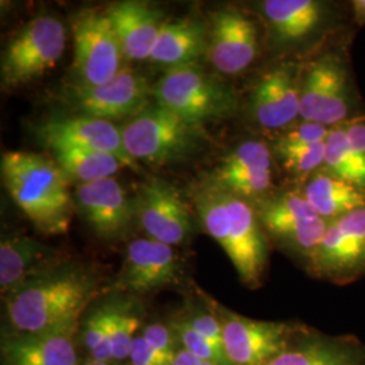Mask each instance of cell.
<instances>
[{
  "label": "cell",
  "mask_w": 365,
  "mask_h": 365,
  "mask_svg": "<svg viewBox=\"0 0 365 365\" xmlns=\"http://www.w3.org/2000/svg\"><path fill=\"white\" fill-rule=\"evenodd\" d=\"M103 280L92 264L64 261L3 299L1 331L41 333L76 327L92 302L105 294Z\"/></svg>",
  "instance_id": "obj_1"
},
{
  "label": "cell",
  "mask_w": 365,
  "mask_h": 365,
  "mask_svg": "<svg viewBox=\"0 0 365 365\" xmlns=\"http://www.w3.org/2000/svg\"><path fill=\"white\" fill-rule=\"evenodd\" d=\"M351 9L353 22L357 26H365V0H353Z\"/></svg>",
  "instance_id": "obj_35"
},
{
  "label": "cell",
  "mask_w": 365,
  "mask_h": 365,
  "mask_svg": "<svg viewBox=\"0 0 365 365\" xmlns=\"http://www.w3.org/2000/svg\"><path fill=\"white\" fill-rule=\"evenodd\" d=\"M205 230L221 247L241 283L250 289L262 286L269 264L271 241L253 205L206 182L192 196Z\"/></svg>",
  "instance_id": "obj_2"
},
{
  "label": "cell",
  "mask_w": 365,
  "mask_h": 365,
  "mask_svg": "<svg viewBox=\"0 0 365 365\" xmlns=\"http://www.w3.org/2000/svg\"><path fill=\"white\" fill-rule=\"evenodd\" d=\"M78 327L41 333L1 331V365H80L83 354L76 339Z\"/></svg>",
  "instance_id": "obj_19"
},
{
  "label": "cell",
  "mask_w": 365,
  "mask_h": 365,
  "mask_svg": "<svg viewBox=\"0 0 365 365\" xmlns=\"http://www.w3.org/2000/svg\"><path fill=\"white\" fill-rule=\"evenodd\" d=\"M253 207L269 241L309 274L329 222L315 211L302 190L269 195L253 203Z\"/></svg>",
  "instance_id": "obj_5"
},
{
  "label": "cell",
  "mask_w": 365,
  "mask_h": 365,
  "mask_svg": "<svg viewBox=\"0 0 365 365\" xmlns=\"http://www.w3.org/2000/svg\"><path fill=\"white\" fill-rule=\"evenodd\" d=\"M120 131L129 156L150 165H164L190 156L203 135L200 128L160 105L146 107Z\"/></svg>",
  "instance_id": "obj_7"
},
{
  "label": "cell",
  "mask_w": 365,
  "mask_h": 365,
  "mask_svg": "<svg viewBox=\"0 0 365 365\" xmlns=\"http://www.w3.org/2000/svg\"><path fill=\"white\" fill-rule=\"evenodd\" d=\"M184 282V262L176 249L153 238H137L128 245L117 279L106 292H120L137 298Z\"/></svg>",
  "instance_id": "obj_11"
},
{
  "label": "cell",
  "mask_w": 365,
  "mask_h": 365,
  "mask_svg": "<svg viewBox=\"0 0 365 365\" xmlns=\"http://www.w3.org/2000/svg\"><path fill=\"white\" fill-rule=\"evenodd\" d=\"M354 88L346 57L324 53L302 72L300 120L337 128L356 117Z\"/></svg>",
  "instance_id": "obj_6"
},
{
  "label": "cell",
  "mask_w": 365,
  "mask_h": 365,
  "mask_svg": "<svg viewBox=\"0 0 365 365\" xmlns=\"http://www.w3.org/2000/svg\"><path fill=\"white\" fill-rule=\"evenodd\" d=\"M261 11L280 43L312 38L334 16L331 4L318 0H265Z\"/></svg>",
  "instance_id": "obj_24"
},
{
  "label": "cell",
  "mask_w": 365,
  "mask_h": 365,
  "mask_svg": "<svg viewBox=\"0 0 365 365\" xmlns=\"http://www.w3.org/2000/svg\"><path fill=\"white\" fill-rule=\"evenodd\" d=\"M0 170L15 205L38 232L66 235L75 205L68 179L56 161L33 152H7L1 156Z\"/></svg>",
  "instance_id": "obj_3"
},
{
  "label": "cell",
  "mask_w": 365,
  "mask_h": 365,
  "mask_svg": "<svg viewBox=\"0 0 365 365\" xmlns=\"http://www.w3.org/2000/svg\"><path fill=\"white\" fill-rule=\"evenodd\" d=\"M80 365H129L128 363H117V361H93V360H83Z\"/></svg>",
  "instance_id": "obj_36"
},
{
  "label": "cell",
  "mask_w": 365,
  "mask_h": 365,
  "mask_svg": "<svg viewBox=\"0 0 365 365\" xmlns=\"http://www.w3.org/2000/svg\"><path fill=\"white\" fill-rule=\"evenodd\" d=\"M269 365H365V342L300 324L287 348Z\"/></svg>",
  "instance_id": "obj_21"
},
{
  "label": "cell",
  "mask_w": 365,
  "mask_h": 365,
  "mask_svg": "<svg viewBox=\"0 0 365 365\" xmlns=\"http://www.w3.org/2000/svg\"><path fill=\"white\" fill-rule=\"evenodd\" d=\"M113 295V317H111V344L114 360L117 363H128L131 342L144 325L148 313L141 298L111 292Z\"/></svg>",
  "instance_id": "obj_28"
},
{
  "label": "cell",
  "mask_w": 365,
  "mask_h": 365,
  "mask_svg": "<svg viewBox=\"0 0 365 365\" xmlns=\"http://www.w3.org/2000/svg\"><path fill=\"white\" fill-rule=\"evenodd\" d=\"M66 41V27L57 18H33L3 51V87L10 90L26 86L52 71L64 54Z\"/></svg>",
  "instance_id": "obj_8"
},
{
  "label": "cell",
  "mask_w": 365,
  "mask_h": 365,
  "mask_svg": "<svg viewBox=\"0 0 365 365\" xmlns=\"http://www.w3.org/2000/svg\"><path fill=\"white\" fill-rule=\"evenodd\" d=\"M302 72L288 63L259 78L250 95V114L261 128L282 131L300 119Z\"/></svg>",
  "instance_id": "obj_18"
},
{
  "label": "cell",
  "mask_w": 365,
  "mask_h": 365,
  "mask_svg": "<svg viewBox=\"0 0 365 365\" xmlns=\"http://www.w3.org/2000/svg\"><path fill=\"white\" fill-rule=\"evenodd\" d=\"M302 192L327 222L365 206L364 191L324 170H317L303 182Z\"/></svg>",
  "instance_id": "obj_26"
},
{
  "label": "cell",
  "mask_w": 365,
  "mask_h": 365,
  "mask_svg": "<svg viewBox=\"0 0 365 365\" xmlns=\"http://www.w3.org/2000/svg\"><path fill=\"white\" fill-rule=\"evenodd\" d=\"M111 292H105L98 299L93 300L81 315L76 339L84 360L115 361L111 344Z\"/></svg>",
  "instance_id": "obj_27"
},
{
  "label": "cell",
  "mask_w": 365,
  "mask_h": 365,
  "mask_svg": "<svg viewBox=\"0 0 365 365\" xmlns=\"http://www.w3.org/2000/svg\"><path fill=\"white\" fill-rule=\"evenodd\" d=\"M330 128L312 123V122H303L294 123L287 129L279 131L274 143V152H283V150H294L306 146L318 144L327 141Z\"/></svg>",
  "instance_id": "obj_32"
},
{
  "label": "cell",
  "mask_w": 365,
  "mask_h": 365,
  "mask_svg": "<svg viewBox=\"0 0 365 365\" xmlns=\"http://www.w3.org/2000/svg\"><path fill=\"white\" fill-rule=\"evenodd\" d=\"M309 274L339 286L365 277V206L329 222Z\"/></svg>",
  "instance_id": "obj_12"
},
{
  "label": "cell",
  "mask_w": 365,
  "mask_h": 365,
  "mask_svg": "<svg viewBox=\"0 0 365 365\" xmlns=\"http://www.w3.org/2000/svg\"><path fill=\"white\" fill-rule=\"evenodd\" d=\"M259 51V29L247 14L238 9H225L212 15L207 56L220 73H242L256 61Z\"/></svg>",
  "instance_id": "obj_17"
},
{
  "label": "cell",
  "mask_w": 365,
  "mask_h": 365,
  "mask_svg": "<svg viewBox=\"0 0 365 365\" xmlns=\"http://www.w3.org/2000/svg\"><path fill=\"white\" fill-rule=\"evenodd\" d=\"M37 138L45 148L56 152L69 149H84L110 153L118 157L125 167L138 170L125 149L122 131L113 122L98 118H54L37 126Z\"/></svg>",
  "instance_id": "obj_16"
},
{
  "label": "cell",
  "mask_w": 365,
  "mask_h": 365,
  "mask_svg": "<svg viewBox=\"0 0 365 365\" xmlns=\"http://www.w3.org/2000/svg\"><path fill=\"white\" fill-rule=\"evenodd\" d=\"M149 95H152V87L148 86L146 78L125 69L105 84H76L68 92L71 105L78 113L108 122L137 117L149 107Z\"/></svg>",
  "instance_id": "obj_15"
},
{
  "label": "cell",
  "mask_w": 365,
  "mask_h": 365,
  "mask_svg": "<svg viewBox=\"0 0 365 365\" xmlns=\"http://www.w3.org/2000/svg\"><path fill=\"white\" fill-rule=\"evenodd\" d=\"M73 72L80 86H99L122 72L125 58L106 10L84 9L72 16Z\"/></svg>",
  "instance_id": "obj_9"
},
{
  "label": "cell",
  "mask_w": 365,
  "mask_h": 365,
  "mask_svg": "<svg viewBox=\"0 0 365 365\" xmlns=\"http://www.w3.org/2000/svg\"><path fill=\"white\" fill-rule=\"evenodd\" d=\"M75 207L103 240L122 237L135 218L133 199L114 178L78 185Z\"/></svg>",
  "instance_id": "obj_20"
},
{
  "label": "cell",
  "mask_w": 365,
  "mask_h": 365,
  "mask_svg": "<svg viewBox=\"0 0 365 365\" xmlns=\"http://www.w3.org/2000/svg\"><path fill=\"white\" fill-rule=\"evenodd\" d=\"M61 253L24 235H4L0 242V291L4 299L15 289L64 262Z\"/></svg>",
  "instance_id": "obj_22"
},
{
  "label": "cell",
  "mask_w": 365,
  "mask_h": 365,
  "mask_svg": "<svg viewBox=\"0 0 365 365\" xmlns=\"http://www.w3.org/2000/svg\"><path fill=\"white\" fill-rule=\"evenodd\" d=\"M325 148L327 153L322 170L365 192V160L353 150L342 126L330 129Z\"/></svg>",
  "instance_id": "obj_30"
},
{
  "label": "cell",
  "mask_w": 365,
  "mask_h": 365,
  "mask_svg": "<svg viewBox=\"0 0 365 365\" xmlns=\"http://www.w3.org/2000/svg\"><path fill=\"white\" fill-rule=\"evenodd\" d=\"M206 26L192 18L165 19L149 60L168 69L196 64L207 53Z\"/></svg>",
  "instance_id": "obj_25"
},
{
  "label": "cell",
  "mask_w": 365,
  "mask_h": 365,
  "mask_svg": "<svg viewBox=\"0 0 365 365\" xmlns=\"http://www.w3.org/2000/svg\"><path fill=\"white\" fill-rule=\"evenodd\" d=\"M341 126L346 133L353 150L365 160V115H356Z\"/></svg>",
  "instance_id": "obj_33"
},
{
  "label": "cell",
  "mask_w": 365,
  "mask_h": 365,
  "mask_svg": "<svg viewBox=\"0 0 365 365\" xmlns=\"http://www.w3.org/2000/svg\"><path fill=\"white\" fill-rule=\"evenodd\" d=\"M54 161L63 170L68 180L80 184L114 178L122 167V161L110 153L69 149L54 153Z\"/></svg>",
  "instance_id": "obj_29"
},
{
  "label": "cell",
  "mask_w": 365,
  "mask_h": 365,
  "mask_svg": "<svg viewBox=\"0 0 365 365\" xmlns=\"http://www.w3.org/2000/svg\"><path fill=\"white\" fill-rule=\"evenodd\" d=\"M123 56L133 61L149 60L165 19L145 1L125 0L106 9Z\"/></svg>",
  "instance_id": "obj_23"
},
{
  "label": "cell",
  "mask_w": 365,
  "mask_h": 365,
  "mask_svg": "<svg viewBox=\"0 0 365 365\" xmlns=\"http://www.w3.org/2000/svg\"><path fill=\"white\" fill-rule=\"evenodd\" d=\"M157 105L196 128L233 117L238 110L235 92L196 64L168 69L152 87Z\"/></svg>",
  "instance_id": "obj_4"
},
{
  "label": "cell",
  "mask_w": 365,
  "mask_h": 365,
  "mask_svg": "<svg viewBox=\"0 0 365 365\" xmlns=\"http://www.w3.org/2000/svg\"><path fill=\"white\" fill-rule=\"evenodd\" d=\"M325 141L318 144L294 149V150H283L276 152L280 158L283 168L292 175L295 179L304 182L317 170H322L325 163Z\"/></svg>",
  "instance_id": "obj_31"
},
{
  "label": "cell",
  "mask_w": 365,
  "mask_h": 365,
  "mask_svg": "<svg viewBox=\"0 0 365 365\" xmlns=\"http://www.w3.org/2000/svg\"><path fill=\"white\" fill-rule=\"evenodd\" d=\"M223 351L230 365H269L287 348L302 322L261 321L215 303Z\"/></svg>",
  "instance_id": "obj_10"
},
{
  "label": "cell",
  "mask_w": 365,
  "mask_h": 365,
  "mask_svg": "<svg viewBox=\"0 0 365 365\" xmlns=\"http://www.w3.org/2000/svg\"><path fill=\"white\" fill-rule=\"evenodd\" d=\"M133 202L135 217L149 238L175 248L194 235L190 207L170 182L152 178L138 185Z\"/></svg>",
  "instance_id": "obj_13"
},
{
  "label": "cell",
  "mask_w": 365,
  "mask_h": 365,
  "mask_svg": "<svg viewBox=\"0 0 365 365\" xmlns=\"http://www.w3.org/2000/svg\"><path fill=\"white\" fill-rule=\"evenodd\" d=\"M272 150L259 140L238 145L214 168L209 182L225 192L257 203L272 191Z\"/></svg>",
  "instance_id": "obj_14"
},
{
  "label": "cell",
  "mask_w": 365,
  "mask_h": 365,
  "mask_svg": "<svg viewBox=\"0 0 365 365\" xmlns=\"http://www.w3.org/2000/svg\"><path fill=\"white\" fill-rule=\"evenodd\" d=\"M172 365H220L217 363H211V361H206V360H202L199 357L194 356L192 353L188 352V351H184L180 349L179 353L176 354L175 360Z\"/></svg>",
  "instance_id": "obj_34"
}]
</instances>
